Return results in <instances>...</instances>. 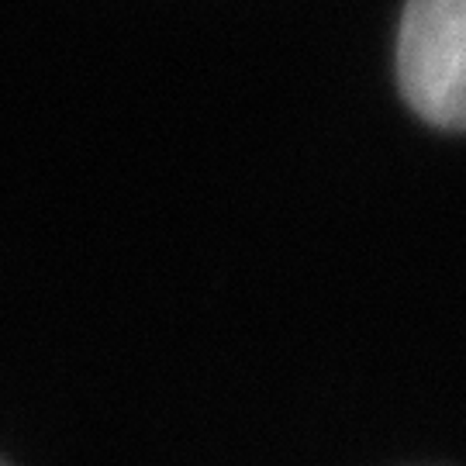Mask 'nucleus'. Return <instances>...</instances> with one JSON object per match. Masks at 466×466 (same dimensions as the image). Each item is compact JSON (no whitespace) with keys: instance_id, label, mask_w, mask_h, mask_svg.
Masks as SVG:
<instances>
[{"instance_id":"f257e3e1","label":"nucleus","mask_w":466,"mask_h":466,"mask_svg":"<svg viewBox=\"0 0 466 466\" xmlns=\"http://www.w3.org/2000/svg\"><path fill=\"white\" fill-rule=\"evenodd\" d=\"M404 100L429 125L466 121V0H408L398 35Z\"/></svg>"}]
</instances>
